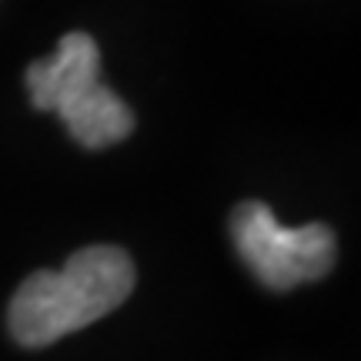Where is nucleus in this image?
<instances>
[{
    "label": "nucleus",
    "mask_w": 361,
    "mask_h": 361,
    "mask_svg": "<svg viewBox=\"0 0 361 361\" xmlns=\"http://www.w3.org/2000/svg\"><path fill=\"white\" fill-rule=\"evenodd\" d=\"M134 281L137 271L124 247H80L61 271H34L17 288L7 308V328L24 348L54 345L121 308Z\"/></svg>",
    "instance_id": "nucleus-1"
},
{
    "label": "nucleus",
    "mask_w": 361,
    "mask_h": 361,
    "mask_svg": "<svg viewBox=\"0 0 361 361\" xmlns=\"http://www.w3.org/2000/svg\"><path fill=\"white\" fill-rule=\"evenodd\" d=\"M234 247L251 274L271 291H291L298 284L324 278L335 268L338 241L328 224L284 228L261 201H241L231 211Z\"/></svg>",
    "instance_id": "nucleus-3"
},
{
    "label": "nucleus",
    "mask_w": 361,
    "mask_h": 361,
    "mask_svg": "<svg viewBox=\"0 0 361 361\" xmlns=\"http://www.w3.org/2000/svg\"><path fill=\"white\" fill-rule=\"evenodd\" d=\"M27 90L37 111H54L71 137L90 151L130 137L134 111L101 84V51L90 34H64L54 57L27 67Z\"/></svg>",
    "instance_id": "nucleus-2"
}]
</instances>
